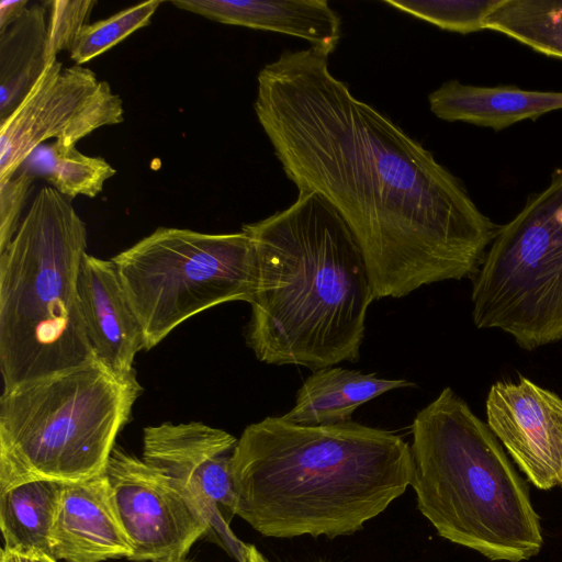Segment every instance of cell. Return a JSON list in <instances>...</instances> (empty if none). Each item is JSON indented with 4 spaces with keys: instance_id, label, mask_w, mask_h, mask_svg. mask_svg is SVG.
<instances>
[{
    "instance_id": "obj_6",
    "label": "cell",
    "mask_w": 562,
    "mask_h": 562,
    "mask_svg": "<svg viewBox=\"0 0 562 562\" xmlns=\"http://www.w3.org/2000/svg\"><path fill=\"white\" fill-rule=\"evenodd\" d=\"M142 386L97 359L0 397V491L31 480L101 474Z\"/></svg>"
},
{
    "instance_id": "obj_24",
    "label": "cell",
    "mask_w": 562,
    "mask_h": 562,
    "mask_svg": "<svg viewBox=\"0 0 562 562\" xmlns=\"http://www.w3.org/2000/svg\"><path fill=\"white\" fill-rule=\"evenodd\" d=\"M47 19V59H57L61 50L70 52L97 5L93 0H54L45 2Z\"/></svg>"
},
{
    "instance_id": "obj_13",
    "label": "cell",
    "mask_w": 562,
    "mask_h": 562,
    "mask_svg": "<svg viewBox=\"0 0 562 562\" xmlns=\"http://www.w3.org/2000/svg\"><path fill=\"white\" fill-rule=\"evenodd\" d=\"M78 294L95 359L120 375L135 373L133 363L144 349V334L113 261L86 252L78 274Z\"/></svg>"
},
{
    "instance_id": "obj_4",
    "label": "cell",
    "mask_w": 562,
    "mask_h": 562,
    "mask_svg": "<svg viewBox=\"0 0 562 562\" xmlns=\"http://www.w3.org/2000/svg\"><path fill=\"white\" fill-rule=\"evenodd\" d=\"M411 486L438 535L492 561L522 562L543 544L526 481L485 422L451 387L412 423Z\"/></svg>"
},
{
    "instance_id": "obj_27",
    "label": "cell",
    "mask_w": 562,
    "mask_h": 562,
    "mask_svg": "<svg viewBox=\"0 0 562 562\" xmlns=\"http://www.w3.org/2000/svg\"><path fill=\"white\" fill-rule=\"evenodd\" d=\"M265 557L254 544H247V562H263Z\"/></svg>"
},
{
    "instance_id": "obj_26",
    "label": "cell",
    "mask_w": 562,
    "mask_h": 562,
    "mask_svg": "<svg viewBox=\"0 0 562 562\" xmlns=\"http://www.w3.org/2000/svg\"><path fill=\"white\" fill-rule=\"evenodd\" d=\"M27 4V0H2L0 2V33L23 14Z\"/></svg>"
},
{
    "instance_id": "obj_3",
    "label": "cell",
    "mask_w": 562,
    "mask_h": 562,
    "mask_svg": "<svg viewBox=\"0 0 562 562\" xmlns=\"http://www.w3.org/2000/svg\"><path fill=\"white\" fill-rule=\"evenodd\" d=\"M255 247L257 285L246 342L267 364L312 371L356 362L374 301L362 252L319 195L244 224Z\"/></svg>"
},
{
    "instance_id": "obj_10",
    "label": "cell",
    "mask_w": 562,
    "mask_h": 562,
    "mask_svg": "<svg viewBox=\"0 0 562 562\" xmlns=\"http://www.w3.org/2000/svg\"><path fill=\"white\" fill-rule=\"evenodd\" d=\"M237 441L229 432L201 422H166L144 428L143 460L201 510L210 525V540L237 562H247V544L229 527L236 516L232 458Z\"/></svg>"
},
{
    "instance_id": "obj_20",
    "label": "cell",
    "mask_w": 562,
    "mask_h": 562,
    "mask_svg": "<svg viewBox=\"0 0 562 562\" xmlns=\"http://www.w3.org/2000/svg\"><path fill=\"white\" fill-rule=\"evenodd\" d=\"M485 29L562 58V0H503L486 18Z\"/></svg>"
},
{
    "instance_id": "obj_9",
    "label": "cell",
    "mask_w": 562,
    "mask_h": 562,
    "mask_svg": "<svg viewBox=\"0 0 562 562\" xmlns=\"http://www.w3.org/2000/svg\"><path fill=\"white\" fill-rule=\"evenodd\" d=\"M124 121L121 97L87 67L50 61L18 106L0 121V182L12 178L48 139L75 145Z\"/></svg>"
},
{
    "instance_id": "obj_8",
    "label": "cell",
    "mask_w": 562,
    "mask_h": 562,
    "mask_svg": "<svg viewBox=\"0 0 562 562\" xmlns=\"http://www.w3.org/2000/svg\"><path fill=\"white\" fill-rule=\"evenodd\" d=\"M472 318L524 349L562 340V168L499 231L473 278Z\"/></svg>"
},
{
    "instance_id": "obj_12",
    "label": "cell",
    "mask_w": 562,
    "mask_h": 562,
    "mask_svg": "<svg viewBox=\"0 0 562 562\" xmlns=\"http://www.w3.org/2000/svg\"><path fill=\"white\" fill-rule=\"evenodd\" d=\"M486 424L520 471L539 490L562 479V398L531 380L494 383Z\"/></svg>"
},
{
    "instance_id": "obj_16",
    "label": "cell",
    "mask_w": 562,
    "mask_h": 562,
    "mask_svg": "<svg viewBox=\"0 0 562 562\" xmlns=\"http://www.w3.org/2000/svg\"><path fill=\"white\" fill-rule=\"evenodd\" d=\"M430 111L447 122H463L495 132L562 109V91L524 90L513 86L481 87L458 80L428 95Z\"/></svg>"
},
{
    "instance_id": "obj_15",
    "label": "cell",
    "mask_w": 562,
    "mask_h": 562,
    "mask_svg": "<svg viewBox=\"0 0 562 562\" xmlns=\"http://www.w3.org/2000/svg\"><path fill=\"white\" fill-rule=\"evenodd\" d=\"M178 9L223 24L305 40L330 55L341 37V18L326 0H175Z\"/></svg>"
},
{
    "instance_id": "obj_19",
    "label": "cell",
    "mask_w": 562,
    "mask_h": 562,
    "mask_svg": "<svg viewBox=\"0 0 562 562\" xmlns=\"http://www.w3.org/2000/svg\"><path fill=\"white\" fill-rule=\"evenodd\" d=\"M47 19L46 4L34 3L0 33V121L18 106L50 63Z\"/></svg>"
},
{
    "instance_id": "obj_11",
    "label": "cell",
    "mask_w": 562,
    "mask_h": 562,
    "mask_svg": "<svg viewBox=\"0 0 562 562\" xmlns=\"http://www.w3.org/2000/svg\"><path fill=\"white\" fill-rule=\"evenodd\" d=\"M103 472L132 548L128 560L184 559L209 536L210 525L194 503L143 459L115 447Z\"/></svg>"
},
{
    "instance_id": "obj_17",
    "label": "cell",
    "mask_w": 562,
    "mask_h": 562,
    "mask_svg": "<svg viewBox=\"0 0 562 562\" xmlns=\"http://www.w3.org/2000/svg\"><path fill=\"white\" fill-rule=\"evenodd\" d=\"M416 384L405 379H382L340 367L313 371L295 395L294 406L282 417L300 425L337 424L351 420L352 413L375 397Z\"/></svg>"
},
{
    "instance_id": "obj_7",
    "label": "cell",
    "mask_w": 562,
    "mask_h": 562,
    "mask_svg": "<svg viewBox=\"0 0 562 562\" xmlns=\"http://www.w3.org/2000/svg\"><path fill=\"white\" fill-rule=\"evenodd\" d=\"M149 350L190 317L227 302L250 303L257 258L243 231L158 227L112 259Z\"/></svg>"
},
{
    "instance_id": "obj_31",
    "label": "cell",
    "mask_w": 562,
    "mask_h": 562,
    "mask_svg": "<svg viewBox=\"0 0 562 562\" xmlns=\"http://www.w3.org/2000/svg\"><path fill=\"white\" fill-rule=\"evenodd\" d=\"M35 560H36V562H58V561H56V560H53V559H50V558H46V557H44V558H38V559H35Z\"/></svg>"
},
{
    "instance_id": "obj_23",
    "label": "cell",
    "mask_w": 562,
    "mask_h": 562,
    "mask_svg": "<svg viewBox=\"0 0 562 562\" xmlns=\"http://www.w3.org/2000/svg\"><path fill=\"white\" fill-rule=\"evenodd\" d=\"M503 0H384L383 2L439 29L469 34L485 30L486 18Z\"/></svg>"
},
{
    "instance_id": "obj_32",
    "label": "cell",
    "mask_w": 562,
    "mask_h": 562,
    "mask_svg": "<svg viewBox=\"0 0 562 562\" xmlns=\"http://www.w3.org/2000/svg\"><path fill=\"white\" fill-rule=\"evenodd\" d=\"M263 562H270V561H268V560L265 558V561H263Z\"/></svg>"
},
{
    "instance_id": "obj_29",
    "label": "cell",
    "mask_w": 562,
    "mask_h": 562,
    "mask_svg": "<svg viewBox=\"0 0 562 562\" xmlns=\"http://www.w3.org/2000/svg\"><path fill=\"white\" fill-rule=\"evenodd\" d=\"M155 562H190V561H187L184 559H166V560H159V561H155Z\"/></svg>"
},
{
    "instance_id": "obj_30",
    "label": "cell",
    "mask_w": 562,
    "mask_h": 562,
    "mask_svg": "<svg viewBox=\"0 0 562 562\" xmlns=\"http://www.w3.org/2000/svg\"><path fill=\"white\" fill-rule=\"evenodd\" d=\"M18 557L20 559V562H36V560L34 558L21 557V555H18Z\"/></svg>"
},
{
    "instance_id": "obj_18",
    "label": "cell",
    "mask_w": 562,
    "mask_h": 562,
    "mask_svg": "<svg viewBox=\"0 0 562 562\" xmlns=\"http://www.w3.org/2000/svg\"><path fill=\"white\" fill-rule=\"evenodd\" d=\"M64 482L31 480L0 491L4 550L21 557L50 558L52 532Z\"/></svg>"
},
{
    "instance_id": "obj_33",
    "label": "cell",
    "mask_w": 562,
    "mask_h": 562,
    "mask_svg": "<svg viewBox=\"0 0 562 562\" xmlns=\"http://www.w3.org/2000/svg\"><path fill=\"white\" fill-rule=\"evenodd\" d=\"M560 485L562 486V479H561V483H560Z\"/></svg>"
},
{
    "instance_id": "obj_21",
    "label": "cell",
    "mask_w": 562,
    "mask_h": 562,
    "mask_svg": "<svg viewBox=\"0 0 562 562\" xmlns=\"http://www.w3.org/2000/svg\"><path fill=\"white\" fill-rule=\"evenodd\" d=\"M44 177L59 193L95 198L116 170L103 158L80 153L75 145L54 142L45 148Z\"/></svg>"
},
{
    "instance_id": "obj_1",
    "label": "cell",
    "mask_w": 562,
    "mask_h": 562,
    "mask_svg": "<svg viewBox=\"0 0 562 562\" xmlns=\"http://www.w3.org/2000/svg\"><path fill=\"white\" fill-rule=\"evenodd\" d=\"M328 56L286 49L258 72L254 110L285 176L345 221L374 300L474 278L501 226L418 140L357 99Z\"/></svg>"
},
{
    "instance_id": "obj_14",
    "label": "cell",
    "mask_w": 562,
    "mask_h": 562,
    "mask_svg": "<svg viewBox=\"0 0 562 562\" xmlns=\"http://www.w3.org/2000/svg\"><path fill=\"white\" fill-rule=\"evenodd\" d=\"M131 553L104 472L64 483L52 532L53 560L103 562Z\"/></svg>"
},
{
    "instance_id": "obj_25",
    "label": "cell",
    "mask_w": 562,
    "mask_h": 562,
    "mask_svg": "<svg viewBox=\"0 0 562 562\" xmlns=\"http://www.w3.org/2000/svg\"><path fill=\"white\" fill-rule=\"evenodd\" d=\"M33 187V176L25 169L0 182V252L16 234L21 214Z\"/></svg>"
},
{
    "instance_id": "obj_2",
    "label": "cell",
    "mask_w": 562,
    "mask_h": 562,
    "mask_svg": "<svg viewBox=\"0 0 562 562\" xmlns=\"http://www.w3.org/2000/svg\"><path fill=\"white\" fill-rule=\"evenodd\" d=\"M398 435L348 420L300 425L268 416L235 447V515L270 538L352 535L411 484Z\"/></svg>"
},
{
    "instance_id": "obj_22",
    "label": "cell",
    "mask_w": 562,
    "mask_h": 562,
    "mask_svg": "<svg viewBox=\"0 0 562 562\" xmlns=\"http://www.w3.org/2000/svg\"><path fill=\"white\" fill-rule=\"evenodd\" d=\"M161 1L150 0L123 9L117 13L86 24L76 38L70 58L75 65L90 61L117 45L135 31L148 25Z\"/></svg>"
},
{
    "instance_id": "obj_5",
    "label": "cell",
    "mask_w": 562,
    "mask_h": 562,
    "mask_svg": "<svg viewBox=\"0 0 562 562\" xmlns=\"http://www.w3.org/2000/svg\"><path fill=\"white\" fill-rule=\"evenodd\" d=\"M87 241L70 199L43 187L0 252L2 392L95 360L78 294Z\"/></svg>"
},
{
    "instance_id": "obj_28",
    "label": "cell",
    "mask_w": 562,
    "mask_h": 562,
    "mask_svg": "<svg viewBox=\"0 0 562 562\" xmlns=\"http://www.w3.org/2000/svg\"><path fill=\"white\" fill-rule=\"evenodd\" d=\"M0 562H20V559L16 554L11 553L4 549L1 550Z\"/></svg>"
}]
</instances>
